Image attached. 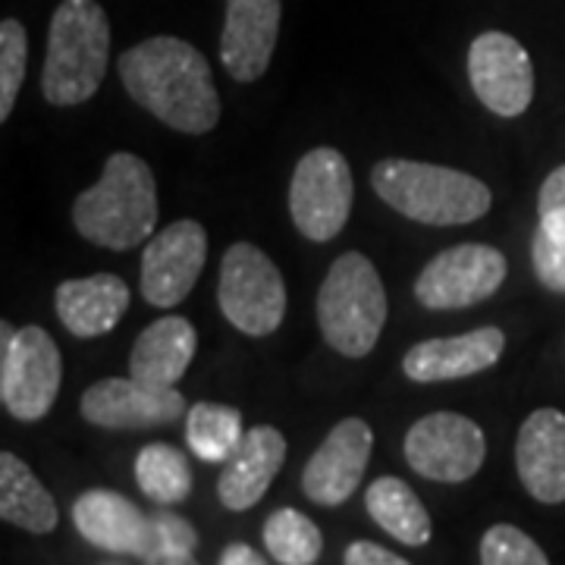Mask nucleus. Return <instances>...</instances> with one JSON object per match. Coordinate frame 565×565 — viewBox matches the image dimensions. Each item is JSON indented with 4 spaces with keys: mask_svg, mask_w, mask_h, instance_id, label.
Masks as SVG:
<instances>
[{
    "mask_svg": "<svg viewBox=\"0 0 565 565\" xmlns=\"http://www.w3.org/2000/svg\"><path fill=\"white\" fill-rule=\"evenodd\" d=\"M282 462H286V437L277 427L258 424L245 430L243 444L223 462L221 481H217L223 509L245 512L262 503L274 478L280 475Z\"/></svg>",
    "mask_w": 565,
    "mask_h": 565,
    "instance_id": "obj_19",
    "label": "nucleus"
},
{
    "mask_svg": "<svg viewBox=\"0 0 565 565\" xmlns=\"http://www.w3.org/2000/svg\"><path fill=\"white\" fill-rule=\"evenodd\" d=\"M531 264L544 289L565 296V163L556 167L541 185Z\"/></svg>",
    "mask_w": 565,
    "mask_h": 565,
    "instance_id": "obj_22",
    "label": "nucleus"
},
{
    "mask_svg": "<svg viewBox=\"0 0 565 565\" xmlns=\"http://www.w3.org/2000/svg\"><path fill=\"white\" fill-rule=\"evenodd\" d=\"M158 182L139 154L117 151L104 163L102 180L73 204V223L82 239L110 252H129L148 243L158 226Z\"/></svg>",
    "mask_w": 565,
    "mask_h": 565,
    "instance_id": "obj_2",
    "label": "nucleus"
},
{
    "mask_svg": "<svg viewBox=\"0 0 565 565\" xmlns=\"http://www.w3.org/2000/svg\"><path fill=\"white\" fill-rule=\"evenodd\" d=\"M207 262V233L199 221L170 223L141 252V296L154 308H177L195 289Z\"/></svg>",
    "mask_w": 565,
    "mask_h": 565,
    "instance_id": "obj_12",
    "label": "nucleus"
},
{
    "mask_svg": "<svg viewBox=\"0 0 565 565\" xmlns=\"http://www.w3.org/2000/svg\"><path fill=\"white\" fill-rule=\"evenodd\" d=\"M505 255L493 245L462 243L444 248L424 264L415 280V299L430 311L475 308L497 296L505 280Z\"/></svg>",
    "mask_w": 565,
    "mask_h": 565,
    "instance_id": "obj_9",
    "label": "nucleus"
},
{
    "mask_svg": "<svg viewBox=\"0 0 565 565\" xmlns=\"http://www.w3.org/2000/svg\"><path fill=\"white\" fill-rule=\"evenodd\" d=\"M79 412L85 422L104 430H148L180 422L189 405L177 386L154 390L136 377H107L82 393Z\"/></svg>",
    "mask_w": 565,
    "mask_h": 565,
    "instance_id": "obj_13",
    "label": "nucleus"
},
{
    "mask_svg": "<svg viewBox=\"0 0 565 565\" xmlns=\"http://www.w3.org/2000/svg\"><path fill=\"white\" fill-rule=\"evenodd\" d=\"M129 286L117 274H95L82 280H63L54 292L57 318L79 340L110 333L129 308Z\"/></svg>",
    "mask_w": 565,
    "mask_h": 565,
    "instance_id": "obj_21",
    "label": "nucleus"
},
{
    "mask_svg": "<svg viewBox=\"0 0 565 565\" xmlns=\"http://www.w3.org/2000/svg\"><path fill=\"white\" fill-rule=\"evenodd\" d=\"M371 185L393 211L427 226L475 223L493 204L487 182L440 163L386 158L371 170Z\"/></svg>",
    "mask_w": 565,
    "mask_h": 565,
    "instance_id": "obj_4",
    "label": "nucleus"
},
{
    "mask_svg": "<svg viewBox=\"0 0 565 565\" xmlns=\"http://www.w3.org/2000/svg\"><path fill=\"white\" fill-rule=\"evenodd\" d=\"M141 565H199L195 556H151V559H141Z\"/></svg>",
    "mask_w": 565,
    "mask_h": 565,
    "instance_id": "obj_33",
    "label": "nucleus"
},
{
    "mask_svg": "<svg viewBox=\"0 0 565 565\" xmlns=\"http://www.w3.org/2000/svg\"><path fill=\"white\" fill-rule=\"evenodd\" d=\"M267 553L280 565H315L321 559L323 534L299 509H277L262 527Z\"/></svg>",
    "mask_w": 565,
    "mask_h": 565,
    "instance_id": "obj_27",
    "label": "nucleus"
},
{
    "mask_svg": "<svg viewBox=\"0 0 565 565\" xmlns=\"http://www.w3.org/2000/svg\"><path fill=\"white\" fill-rule=\"evenodd\" d=\"M515 468L537 503H565V412L537 408L527 415L515 440Z\"/></svg>",
    "mask_w": 565,
    "mask_h": 565,
    "instance_id": "obj_17",
    "label": "nucleus"
},
{
    "mask_svg": "<svg viewBox=\"0 0 565 565\" xmlns=\"http://www.w3.org/2000/svg\"><path fill=\"white\" fill-rule=\"evenodd\" d=\"M481 565H550V559L522 527L493 525L481 537Z\"/></svg>",
    "mask_w": 565,
    "mask_h": 565,
    "instance_id": "obj_29",
    "label": "nucleus"
},
{
    "mask_svg": "<svg viewBox=\"0 0 565 565\" xmlns=\"http://www.w3.org/2000/svg\"><path fill=\"white\" fill-rule=\"evenodd\" d=\"M364 509L399 544L424 546L430 541V515L403 478H377L364 490Z\"/></svg>",
    "mask_w": 565,
    "mask_h": 565,
    "instance_id": "obj_24",
    "label": "nucleus"
},
{
    "mask_svg": "<svg viewBox=\"0 0 565 565\" xmlns=\"http://www.w3.org/2000/svg\"><path fill=\"white\" fill-rule=\"evenodd\" d=\"M104 565H122V563H104Z\"/></svg>",
    "mask_w": 565,
    "mask_h": 565,
    "instance_id": "obj_34",
    "label": "nucleus"
},
{
    "mask_svg": "<svg viewBox=\"0 0 565 565\" xmlns=\"http://www.w3.org/2000/svg\"><path fill=\"white\" fill-rule=\"evenodd\" d=\"M374 430L362 418H343L337 424L323 444L315 449L302 471V490L311 503L343 505L364 478V468L371 459Z\"/></svg>",
    "mask_w": 565,
    "mask_h": 565,
    "instance_id": "obj_14",
    "label": "nucleus"
},
{
    "mask_svg": "<svg viewBox=\"0 0 565 565\" xmlns=\"http://www.w3.org/2000/svg\"><path fill=\"white\" fill-rule=\"evenodd\" d=\"M217 565H267L262 553L248 544H230L221 553V563Z\"/></svg>",
    "mask_w": 565,
    "mask_h": 565,
    "instance_id": "obj_32",
    "label": "nucleus"
},
{
    "mask_svg": "<svg viewBox=\"0 0 565 565\" xmlns=\"http://www.w3.org/2000/svg\"><path fill=\"white\" fill-rule=\"evenodd\" d=\"M151 519V534H148V556H192L199 546V531L180 512H170L167 505L148 512Z\"/></svg>",
    "mask_w": 565,
    "mask_h": 565,
    "instance_id": "obj_30",
    "label": "nucleus"
},
{
    "mask_svg": "<svg viewBox=\"0 0 565 565\" xmlns=\"http://www.w3.org/2000/svg\"><path fill=\"white\" fill-rule=\"evenodd\" d=\"M505 349V333L500 327H478L462 337L424 340L415 343L403 359V371L415 384H446L481 374L500 362Z\"/></svg>",
    "mask_w": 565,
    "mask_h": 565,
    "instance_id": "obj_16",
    "label": "nucleus"
},
{
    "mask_svg": "<svg viewBox=\"0 0 565 565\" xmlns=\"http://www.w3.org/2000/svg\"><path fill=\"white\" fill-rule=\"evenodd\" d=\"M487 440L481 424L459 412H430L405 434V462L427 481L462 484L481 471Z\"/></svg>",
    "mask_w": 565,
    "mask_h": 565,
    "instance_id": "obj_10",
    "label": "nucleus"
},
{
    "mask_svg": "<svg viewBox=\"0 0 565 565\" xmlns=\"http://www.w3.org/2000/svg\"><path fill=\"white\" fill-rule=\"evenodd\" d=\"M29 63V35L20 20L0 22V122L10 120Z\"/></svg>",
    "mask_w": 565,
    "mask_h": 565,
    "instance_id": "obj_28",
    "label": "nucleus"
},
{
    "mask_svg": "<svg viewBox=\"0 0 565 565\" xmlns=\"http://www.w3.org/2000/svg\"><path fill=\"white\" fill-rule=\"evenodd\" d=\"M355 199L349 161L337 148H311L292 170L289 214L311 243H330L343 233Z\"/></svg>",
    "mask_w": 565,
    "mask_h": 565,
    "instance_id": "obj_8",
    "label": "nucleus"
},
{
    "mask_svg": "<svg viewBox=\"0 0 565 565\" xmlns=\"http://www.w3.org/2000/svg\"><path fill=\"white\" fill-rule=\"evenodd\" d=\"M323 340L345 359H364L384 333L386 289L377 267L362 252H345L330 264L318 292Z\"/></svg>",
    "mask_w": 565,
    "mask_h": 565,
    "instance_id": "obj_5",
    "label": "nucleus"
},
{
    "mask_svg": "<svg viewBox=\"0 0 565 565\" xmlns=\"http://www.w3.org/2000/svg\"><path fill=\"white\" fill-rule=\"evenodd\" d=\"M129 98L163 126L204 136L221 122V95L211 63L189 41L154 35L129 47L117 63Z\"/></svg>",
    "mask_w": 565,
    "mask_h": 565,
    "instance_id": "obj_1",
    "label": "nucleus"
},
{
    "mask_svg": "<svg viewBox=\"0 0 565 565\" xmlns=\"http://www.w3.org/2000/svg\"><path fill=\"white\" fill-rule=\"evenodd\" d=\"M343 565H412L403 556L390 553L386 546L371 544V541H355V544L345 546Z\"/></svg>",
    "mask_w": 565,
    "mask_h": 565,
    "instance_id": "obj_31",
    "label": "nucleus"
},
{
    "mask_svg": "<svg viewBox=\"0 0 565 565\" xmlns=\"http://www.w3.org/2000/svg\"><path fill=\"white\" fill-rule=\"evenodd\" d=\"M217 302L245 337H270L286 318V282L258 245L233 243L223 252Z\"/></svg>",
    "mask_w": 565,
    "mask_h": 565,
    "instance_id": "obj_7",
    "label": "nucleus"
},
{
    "mask_svg": "<svg viewBox=\"0 0 565 565\" xmlns=\"http://www.w3.org/2000/svg\"><path fill=\"white\" fill-rule=\"evenodd\" d=\"M0 519L29 534H51L57 527V503L13 452H0Z\"/></svg>",
    "mask_w": 565,
    "mask_h": 565,
    "instance_id": "obj_23",
    "label": "nucleus"
},
{
    "mask_svg": "<svg viewBox=\"0 0 565 565\" xmlns=\"http://www.w3.org/2000/svg\"><path fill=\"white\" fill-rule=\"evenodd\" d=\"M110 66V20L98 0H63L51 17L41 92L54 107H79Z\"/></svg>",
    "mask_w": 565,
    "mask_h": 565,
    "instance_id": "obj_3",
    "label": "nucleus"
},
{
    "mask_svg": "<svg viewBox=\"0 0 565 565\" xmlns=\"http://www.w3.org/2000/svg\"><path fill=\"white\" fill-rule=\"evenodd\" d=\"M199 333L189 318L163 315L139 333L129 355V377L154 390H173L195 359Z\"/></svg>",
    "mask_w": 565,
    "mask_h": 565,
    "instance_id": "obj_20",
    "label": "nucleus"
},
{
    "mask_svg": "<svg viewBox=\"0 0 565 565\" xmlns=\"http://www.w3.org/2000/svg\"><path fill=\"white\" fill-rule=\"evenodd\" d=\"M0 403L17 422H41L61 393L63 359L47 330L0 323Z\"/></svg>",
    "mask_w": 565,
    "mask_h": 565,
    "instance_id": "obj_6",
    "label": "nucleus"
},
{
    "mask_svg": "<svg viewBox=\"0 0 565 565\" xmlns=\"http://www.w3.org/2000/svg\"><path fill=\"white\" fill-rule=\"evenodd\" d=\"M243 437V415L233 405L195 403L185 412V444L202 462H226Z\"/></svg>",
    "mask_w": 565,
    "mask_h": 565,
    "instance_id": "obj_25",
    "label": "nucleus"
},
{
    "mask_svg": "<svg viewBox=\"0 0 565 565\" xmlns=\"http://www.w3.org/2000/svg\"><path fill=\"white\" fill-rule=\"evenodd\" d=\"M73 525L82 537L98 550L117 556H148L151 519L139 505L117 490H85L73 503Z\"/></svg>",
    "mask_w": 565,
    "mask_h": 565,
    "instance_id": "obj_18",
    "label": "nucleus"
},
{
    "mask_svg": "<svg viewBox=\"0 0 565 565\" xmlns=\"http://www.w3.org/2000/svg\"><path fill=\"white\" fill-rule=\"evenodd\" d=\"M282 0H226L221 35L223 70L236 82H258L277 51Z\"/></svg>",
    "mask_w": 565,
    "mask_h": 565,
    "instance_id": "obj_15",
    "label": "nucleus"
},
{
    "mask_svg": "<svg viewBox=\"0 0 565 565\" xmlns=\"http://www.w3.org/2000/svg\"><path fill=\"white\" fill-rule=\"evenodd\" d=\"M136 481L151 503L177 505L192 493V468L177 446L148 444L136 456Z\"/></svg>",
    "mask_w": 565,
    "mask_h": 565,
    "instance_id": "obj_26",
    "label": "nucleus"
},
{
    "mask_svg": "<svg viewBox=\"0 0 565 565\" xmlns=\"http://www.w3.org/2000/svg\"><path fill=\"white\" fill-rule=\"evenodd\" d=\"M468 79L490 114L522 117L534 102V66L525 44L505 32H481L468 47Z\"/></svg>",
    "mask_w": 565,
    "mask_h": 565,
    "instance_id": "obj_11",
    "label": "nucleus"
}]
</instances>
